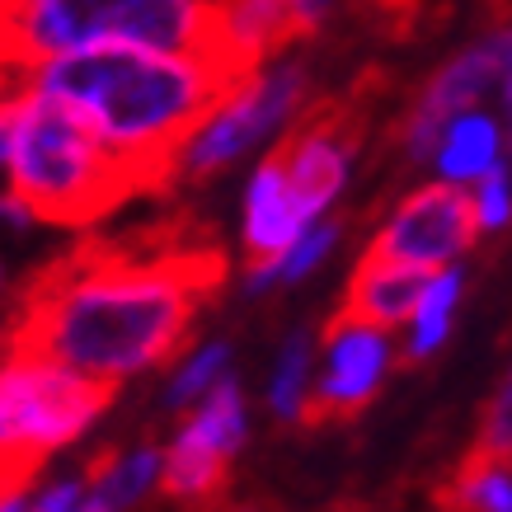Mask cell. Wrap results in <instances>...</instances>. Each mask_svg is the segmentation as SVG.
<instances>
[{
    "instance_id": "3957f363",
    "label": "cell",
    "mask_w": 512,
    "mask_h": 512,
    "mask_svg": "<svg viewBox=\"0 0 512 512\" xmlns=\"http://www.w3.org/2000/svg\"><path fill=\"white\" fill-rule=\"evenodd\" d=\"M90 47L193 52L249 80L226 52V0H0V76Z\"/></svg>"
},
{
    "instance_id": "5b68a950",
    "label": "cell",
    "mask_w": 512,
    "mask_h": 512,
    "mask_svg": "<svg viewBox=\"0 0 512 512\" xmlns=\"http://www.w3.org/2000/svg\"><path fill=\"white\" fill-rule=\"evenodd\" d=\"M113 386L10 348L0 362V475L33 480L43 456L76 442L109 409Z\"/></svg>"
},
{
    "instance_id": "ba28073f",
    "label": "cell",
    "mask_w": 512,
    "mask_h": 512,
    "mask_svg": "<svg viewBox=\"0 0 512 512\" xmlns=\"http://www.w3.org/2000/svg\"><path fill=\"white\" fill-rule=\"evenodd\" d=\"M475 235H480L475 198L456 184H428L400 202V212L390 217V226L376 235L367 254L390 264L437 268L475 245Z\"/></svg>"
},
{
    "instance_id": "9c48e42d",
    "label": "cell",
    "mask_w": 512,
    "mask_h": 512,
    "mask_svg": "<svg viewBox=\"0 0 512 512\" xmlns=\"http://www.w3.org/2000/svg\"><path fill=\"white\" fill-rule=\"evenodd\" d=\"M512 71V24H503L498 33H489L480 47H470L461 57H451L423 90L419 109L404 127V146L414 160H428L437 151V137L442 127L456 118V113H470V104H480L484 94L494 90L498 80H508Z\"/></svg>"
},
{
    "instance_id": "30bf717a",
    "label": "cell",
    "mask_w": 512,
    "mask_h": 512,
    "mask_svg": "<svg viewBox=\"0 0 512 512\" xmlns=\"http://www.w3.org/2000/svg\"><path fill=\"white\" fill-rule=\"evenodd\" d=\"M325 353L329 367L320 376V386H315V395L301 400L306 428H329V423H348L362 414V404L372 400L376 381L386 372V329L329 320Z\"/></svg>"
},
{
    "instance_id": "8fae6325",
    "label": "cell",
    "mask_w": 512,
    "mask_h": 512,
    "mask_svg": "<svg viewBox=\"0 0 512 512\" xmlns=\"http://www.w3.org/2000/svg\"><path fill=\"white\" fill-rule=\"evenodd\" d=\"M437 268H414V264H390V259H372L362 254L353 282H348V296L334 320H348V325H372V329H390L409 320L419 311L423 292L433 287Z\"/></svg>"
},
{
    "instance_id": "e0dca14e",
    "label": "cell",
    "mask_w": 512,
    "mask_h": 512,
    "mask_svg": "<svg viewBox=\"0 0 512 512\" xmlns=\"http://www.w3.org/2000/svg\"><path fill=\"white\" fill-rule=\"evenodd\" d=\"M334 235H339V226H311V231L301 235L292 249H287V259H282V282H296V278H306L320 259L329 254V245H334Z\"/></svg>"
},
{
    "instance_id": "6da1fadb",
    "label": "cell",
    "mask_w": 512,
    "mask_h": 512,
    "mask_svg": "<svg viewBox=\"0 0 512 512\" xmlns=\"http://www.w3.org/2000/svg\"><path fill=\"white\" fill-rule=\"evenodd\" d=\"M221 282V245L184 221L123 240H85L29 282L10 348L94 381H118L184 353L193 320Z\"/></svg>"
},
{
    "instance_id": "d6986e66",
    "label": "cell",
    "mask_w": 512,
    "mask_h": 512,
    "mask_svg": "<svg viewBox=\"0 0 512 512\" xmlns=\"http://www.w3.org/2000/svg\"><path fill=\"white\" fill-rule=\"evenodd\" d=\"M15 104H19V80L0 76V179L10 174V151H15Z\"/></svg>"
},
{
    "instance_id": "9a60e30c",
    "label": "cell",
    "mask_w": 512,
    "mask_h": 512,
    "mask_svg": "<svg viewBox=\"0 0 512 512\" xmlns=\"http://www.w3.org/2000/svg\"><path fill=\"white\" fill-rule=\"evenodd\" d=\"M226 362H231V353H226L221 343H212L207 353H198L184 372H179V381L170 386V404H188V400H198V395H207L212 386H221Z\"/></svg>"
},
{
    "instance_id": "7a4b0ae2",
    "label": "cell",
    "mask_w": 512,
    "mask_h": 512,
    "mask_svg": "<svg viewBox=\"0 0 512 512\" xmlns=\"http://www.w3.org/2000/svg\"><path fill=\"white\" fill-rule=\"evenodd\" d=\"M19 85L43 90L76 109L118 156L165 188L179 174L184 146L245 80L193 52L151 47H90L19 71Z\"/></svg>"
},
{
    "instance_id": "44dd1931",
    "label": "cell",
    "mask_w": 512,
    "mask_h": 512,
    "mask_svg": "<svg viewBox=\"0 0 512 512\" xmlns=\"http://www.w3.org/2000/svg\"><path fill=\"white\" fill-rule=\"evenodd\" d=\"M287 5L296 10V24H301L306 33H315L320 24H325V15H329V5H334V0H287Z\"/></svg>"
},
{
    "instance_id": "cb8c5ba5",
    "label": "cell",
    "mask_w": 512,
    "mask_h": 512,
    "mask_svg": "<svg viewBox=\"0 0 512 512\" xmlns=\"http://www.w3.org/2000/svg\"><path fill=\"white\" fill-rule=\"evenodd\" d=\"M0 287H5V268H0Z\"/></svg>"
},
{
    "instance_id": "5bb4252c",
    "label": "cell",
    "mask_w": 512,
    "mask_h": 512,
    "mask_svg": "<svg viewBox=\"0 0 512 512\" xmlns=\"http://www.w3.org/2000/svg\"><path fill=\"white\" fill-rule=\"evenodd\" d=\"M456 296H461V273H437L433 287L423 292L419 311H414V343H409V362L437 353V343L447 339L451 311H456Z\"/></svg>"
},
{
    "instance_id": "52a82bcc",
    "label": "cell",
    "mask_w": 512,
    "mask_h": 512,
    "mask_svg": "<svg viewBox=\"0 0 512 512\" xmlns=\"http://www.w3.org/2000/svg\"><path fill=\"white\" fill-rule=\"evenodd\" d=\"M357 141H362V113L353 99H329L320 109H311L301 123L282 137V146L273 151V160L282 165L287 193H292L296 217L311 226V217H320L334 193L348 179V160H353Z\"/></svg>"
},
{
    "instance_id": "7402d4cb",
    "label": "cell",
    "mask_w": 512,
    "mask_h": 512,
    "mask_svg": "<svg viewBox=\"0 0 512 512\" xmlns=\"http://www.w3.org/2000/svg\"><path fill=\"white\" fill-rule=\"evenodd\" d=\"M29 503H24V489L19 494H0V512H24Z\"/></svg>"
},
{
    "instance_id": "7c38bea8",
    "label": "cell",
    "mask_w": 512,
    "mask_h": 512,
    "mask_svg": "<svg viewBox=\"0 0 512 512\" xmlns=\"http://www.w3.org/2000/svg\"><path fill=\"white\" fill-rule=\"evenodd\" d=\"M226 461H231V451H221L193 423H184L179 442L165 456V480L160 484L170 498H212L226 489Z\"/></svg>"
},
{
    "instance_id": "ffe728a7",
    "label": "cell",
    "mask_w": 512,
    "mask_h": 512,
    "mask_svg": "<svg viewBox=\"0 0 512 512\" xmlns=\"http://www.w3.org/2000/svg\"><path fill=\"white\" fill-rule=\"evenodd\" d=\"M85 484H90V480H62V484H52V489H43V494L33 498L24 512H76L80 498L90 494Z\"/></svg>"
},
{
    "instance_id": "277c9868",
    "label": "cell",
    "mask_w": 512,
    "mask_h": 512,
    "mask_svg": "<svg viewBox=\"0 0 512 512\" xmlns=\"http://www.w3.org/2000/svg\"><path fill=\"white\" fill-rule=\"evenodd\" d=\"M5 184L47 226H90L118 212L127 198L156 193L146 170L118 156L76 109L29 85H19L15 151Z\"/></svg>"
},
{
    "instance_id": "ac0fdd59",
    "label": "cell",
    "mask_w": 512,
    "mask_h": 512,
    "mask_svg": "<svg viewBox=\"0 0 512 512\" xmlns=\"http://www.w3.org/2000/svg\"><path fill=\"white\" fill-rule=\"evenodd\" d=\"M475 212H480V226H489V231L512 217V188H508V170H503V165H494V170L480 179V188H475Z\"/></svg>"
},
{
    "instance_id": "603a6c76",
    "label": "cell",
    "mask_w": 512,
    "mask_h": 512,
    "mask_svg": "<svg viewBox=\"0 0 512 512\" xmlns=\"http://www.w3.org/2000/svg\"><path fill=\"white\" fill-rule=\"evenodd\" d=\"M503 104H508V146H512V71H508V90H503Z\"/></svg>"
},
{
    "instance_id": "8992f818",
    "label": "cell",
    "mask_w": 512,
    "mask_h": 512,
    "mask_svg": "<svg viewBox=\"0 0 512 512\" xmlns=\"http://www.w3.org/2000/svg\"><path fill=\"white\" fill-rule=\"evenodd\" d=\"M306 94V71L296 62H282L278 71H259L249 76L240 90L221 104L202 132L184 146L179 174L184 179H207L212 170H226L235 156H245L254 141H264L278 123H287Z\"/></svg>"
},
{
    "instance_id": "4fadbf2b",
    "label": "cell",
    "mask_w": 512,
    "mask_h": 512,
    "mask_svg": "<svg viewBox=\"0 0 512 512\" xmlns=\"http://www.w3.org/2000/svg\"><path fill=\"white\" fill-rule=\"evenodd\" d=\"M437 165L451 184L456 179H484L498 165V127L484 113H456L447 123V141L437 151Z\"/></svg>"
},
{
    "instance_id": "2e32d148",
    "label": "cell",
    "mask_w": 512,
    "mask_h": 512,
    "mask_svg": "<svg viewBox=\"0 0 512 512\" xmlns=\"http://www.w3.org/2000/svg\"><path fill=\"white\" fill-rule=\"evenodd\" d=\"M306 362H311V343L292 339L282 353L278 381H273V409L278 414H301V381H306Z\"/></svg>"
}]
</instances>
